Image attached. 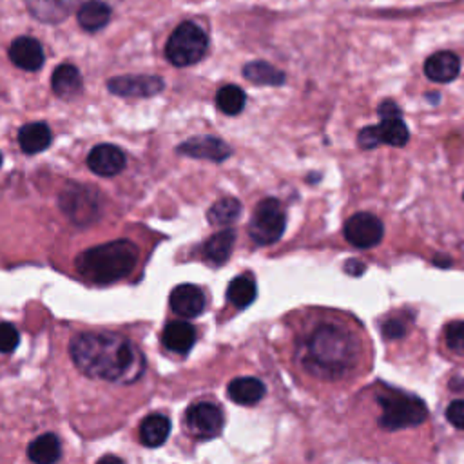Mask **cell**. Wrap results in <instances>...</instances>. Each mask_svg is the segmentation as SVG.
Segmentation results:
<instances>
[{"instance_id": "1", "label": "cell", "mask_w": 464, "mask_h": 464, "mask_svg": "<svg viewBox=\"0 0 464 464\" xmlns=\"http://www.w3.org/2000/svg\"><path fill=\"white\" fill-rule=\"evenodd\" d=\"M362 335L346 319H324L297 343V361L314 377L346 379L364 361Z\"/></svg>"}, {"instance_id": "2", "label": "cell", "mask_w": 464, "mask_h": 464, "mask_svg": "<svg viewBox=\"0 0 464 464\" xmlns=\"http://www.w3.org/2000/svg\"><path fill=\"white\" fill-rule=\"evenodd\" d=\"M69 353L82 373L111 382H132L145 366L141 352L118 334H78L69 344Z\"/></svg>"}, {"instance_id": "3", "label": "cell", "mask_w": 464, "mask_h": 464, "mask_svg": "<svg viewBox=\"0 0 464 464\" xmlns=\"http://www.w3.org/2000/svg\"><path fill=\"white\" fill-rule=\"evenodd\" d=\"M138 263V248L132 241L116 239L83 250L76 257L80 276L94 285H111L127 277Z\"/></svg>"}, {"instance_id": "4", "label": "cell", "mask_w": 464, "mask_h": 464, "mask_svg": "<svg viewBox=\"0 0 464 464\" xmlns=\"http://www.w3.org/2000/svg\"><path fill=\"white\" fill-rule=\"evenodd\" d=\"M381 404L379 424L386 430H404L419 426L426 420L428 410L426 404L411 393H404L399 390H384L377 395Z\"/></svg>"}, {"instance_id": "5", "label": "cell", "mask_w": 464, "mask_h": 464, "mask_svg": "<svg viewBox=\"0 0 464 464\" xmlns=\"http://www.w3.org/2000/svg\"><path fill=\"white\" fill-rule=\"evenodd\" d=\"M208 51V36L196 22H181L165 44V56L176 67L198 63Z\"/></svg>"}, {"instance_id": "6", "label": "cell", "mask_w": 464, "mask_h": 464, "mask_svg": "<svg viewBox=\"0 0 464 464\" xmlns=\"http://www.w3.org/2000/svg\"><path fill=\"white\" fill-rule=\"evenodd\" d=\"M286 227V216L281 203L274 198L261 199L254 208L252 219L248 223V234L257 245L276 243Z\"/></svg>"}, {"instance_id": "7", "label": "cell", "mask_w": 464, "mask_h": 464, "mask_svg": "<svg viewBox=\"0 0 464 464\" xmlns=\"http://www.w3.org/2000/svg\"><path fill=\"white\" fill-rule=\"evenodd\" d=\"M344 239L355 248L377 246L382 239V221L370 212H357L344 223Z\"/></svg>"}, {"instance_id": "8", "label": "cell", "mask_w": 464, "mask_h": 464, "mask_svg": "<svg viewBox=\"0 0 464 464\" xmlns=\"http://www.w3.org/2000/svg\"><path fill=\"white\" fill-rule=\"evenodd\" d=\"M163 80L154 74H123L107 80V89L123 98H149L161 92Z\"/></svg>"}, {"instance_id": "9", "label": "cell", "mask_w": 464, "mask_h": 464, "mask_svg": "<svg viewBox=\"0 0 464 464\" xmlns=\"http://www.w3.org/2000/svg\"><path fill=\"white\" fill-rule=\"evenodd\" d=\"M185 419L190 433L198 439H212L223 430V413L216 404L210 402L192 404L187 410Z\"/></svg>"}, {"instance_id": "10", "label": "cell", "mask_w": 464, "mask_h": 464, "mask_svg": "<svg viewBox=\"0 0 464 464\" xmlns=\"http://www.w3.org/2000/svg\"><path fill=\"white\" fill-rule=\"evenodd\" d=\"M29 13L44 24H58L67 18L72 11H78L89 0H24ZM116 4L120 0H107Z\"/></svg>"}, {"instance_id": "11", "label": "cell", "mask_w": 464, "mask_h": 464, "mask_svg": "<svg viewBox=\"0 0 464 464\" xmlns=\"http://www.w3.org/2000/svg\"><path fill=\"white\" fill-rule=\"evenodd\" d=\"M178 150L185 156H190L196 160H208V161H223L232 154L228 143H225L216 136L188 138L178 147Z\"/></svg>"}, {"instance_id": "12", "label": "cell", "mask_w": 464, "mask_h": 464, "mask_svg": "<svg viewBox=\"0 0 464 464\" xmlns=\"http://www.w3.org/2000/svg\"><path fill=\"white\" fill-rule=\"evenodd\" d=\"M87 165L98 176H116L125 169V154L116 145L100 143L89 152Z\"/></svg>"}, {"instance_id": "13", "label": "cell", "mask_w": 464, "mask_h": 464, "mask_svg": "<svg viewBox=\"0 0 464 464\" xmlns=\"http://www.w3.org/2000/svg\"><path fill=\"white\" fill-rule=\"evenodd\" d=\"M11 62L24 71H38L44 65L42 44L33 36H18L9 45Z\"/></svg>"}, {"instance_id": "14", "label": "cell", "mask_w": 464, "mask_h": 464, "mask_svg": "<svg viewBox=\"0 0 464 464\" xmlns=\"http://www.w3.org/2000/svg\"><path fill=\"white\" fill-rule=\"evenodd\" d=\"M172 312L179 317H196L205 308V294L196 285H178L169 297Z\"/></svg>"}, {"instance_id": "15", "label": "cell", "mask_w": 464, "mask_h": 464, "mask_svg": "<svg viewBox=\"0 0 464 464\" xmlns=\"http://www.w3.org/2000/svg\"><path fill=\"white\" fill-rule=\"evenodd\" d=\"M460 72V58L451 51H439L426 58L424 74L437 83H450Z\"/></svg>"}, {"instance_id": "16", "label": "cell", "mask_w": 464, "mask_h": 464, "mask_svg": "<svg viewBox=\"0 0 464 464\" xmlns=\"http://www.w3.org/2000/svg\"><path fill=\"white\" fill-rule=\"evenodd\" d=\"M60 205L62 208L71 216V219H74L76 223H85L92 221L94 218V207H96V199L94 194L83 188L72 190V192H63L60 196Z\"/></svg>"}, {"instance_id": "17", "label": "cell", "mask_w": 464, "mask_h": 464, "mask_svg": "<svg viewBox=\"0 0 464 464\" xmlns=\"http://www.w3.org/2000/svg\"><path fill=\"white\" fill-rule=\"evenodd\" d=\"M112 16V4L107 0H89L76 11L78 25L87 33L103 29Z\"/></svg>"}, {"instance_id": "18", "label": "cell", "mask_w": 464, "mask_h": 464, "mask_svg": "<svg viewBox=\"0 0 464 464\" xmlns=\"http://www.w3.org/2000/svg\"><path fill=\"white\" fill-rule=\"evenodd\" d=\"M161 341L174 353H187L196 341V328L187 321H172L165 326Z\"/></svg>"}, {"instance_id": "19", "label": "cell", "mask_w": 464, "mask_h": 464, "mask_svg": "<svg viewBox=\"0 0 464 464\" xmlns=\"http://www.w3.org/2000/svg\"><path fill=\"white\" fill-rule=\"evenodd\" d=\"M18 145L25 154H36L51 145V129L44 121H31L20 127Z\"/></svg>"}, {"instance_id": "20", "label": "cell", "mask_w": 464, "mask_h": 464, "mask_svg": "<svg viewBox=\"0 0 464 464\" xmlns=\"http://www.w3.org/2000/svg\"><path fill=\"white\" fill-rule=\"evenodd\" d=\"M228 397L243 406H252L265 397V384L257 377H236L228 382Z\"/></svg>"}, {"instance_id": "21", "label": "cell", "mask_w": 464, "mask_h": 464, "mask_svg": "<svg viewBox=\"0 0 464 464\" xmlns=\"http://www.w3.org/2000/svg\"><path fill=\"white\" fill-rule=\"evenodd\" d=\"M53 92L60 98H72L82 91V74L72 63H60L51 76Z\"/></svg>"}, {"instance_id": "22", "label": "cell", "mask_w": 464, "mask_h": 464, "mask_svg": "<svg viewBox=\"0 0 464 464\" xmlns=\"http://www.w3.org/2000/svg\"><path fill=\"white\" fill-rule=\"evenodd\" d=\"M377 143H386L392 147H404L410 140V132L401 116H382L379 125H373Z\"/></svg>"}, {"instance_id": "23", "label": "cell", "mask_w": 464, "mask_h": 464, "mask_svg": "<svg viewBox=\"0 0 464 464\" xmlns=\"http://www.w3.org/2000/svg\"><path fill=\"white\" fill-rule=\"evenodd\" d=\"M170 433V420L161 413H152L145 417L140 424V440L143 446L158 448L161 446Z\"/></svg>"}, {"instance_id": "24", "label": "cell", "mask_w": 464, "mask_h": 464, "mask_svg": "<svg viewBox=\"0 0 464 464\" xmlns=\"http://www.w3.org/2000/svg\"><path fill=\"white\" fill-rule=\"evenodd\" d=\"M234 241H236V234L232 230H221L218 234H214L212 237H208L203 245L205 261H208L216 266L227 263L232 254Z\"/></svg>"}, {"instance_id": "25", "label": "cell", "mask_w": 464, "mask_h": 464, "mask_svg": "<svg viewBox=\"0 0 464 464\" xmlns=\"http://www.w3.org/2000/svg\"><path fill=\"white\" fill-rule=\"evenodd\" d=\"M60 455H62V446L54 433H44L36 437L27 448V457L36 464L56 462Z\"/></svg>"}, {"instance_id": "26", "label": "cell", "mask_w": 464, "mask_h": 464, "mask_svg": "<svg viewBox=\"0 0 464 464\" xmlns=\"http://www.w3.org/2000/svg\"><path fill=\"white\" fill-rule=\"evenodd\" d=\"M243 76L256 85H283L285 78H286L281 69H277L272 63L263 62V60L248 62L243 67Z\"/></svg>"}, {"instance_id": "27", "label": "cell", "mask_w": 464, "mask_h": 464, "mask_svg": "<svg viewBox=\"0 0 464 464\" xmlns=\"http://www.w3.org/2000/svg\"><path fill=\"white\" fill-rule=\"evenodd\" d=\"M256 283L250 276H237L228 283L227 288V299L236 308H246L256 299Z\"/></svg>"}, {"instance_id": "28", "label": "cell", "mask_w": 464, "mask_h": 464, "mask_svg": "<svg viewBox=\"0 0 464 464\" xmlns=\"http://www.w3.org/2000/svg\"><path fill=\"white\" fill-rule=\"evenodd\" d=\"M239 214H241V203L239 199L230 196L218 199L207 212L208 221L216 227H225L234 223L239 218Z\"/></svg>"}, {"instance_id": "29", "label": "cell", "mask_w": 464, "mask_h": 464, "mask_svg": "<svg viewBox=\"0 0 464 464\" xmlns=\"http://www.w3.org/2000/svg\"><path fill=\"white\" fill-rule=\"evenodd\" d=\"M245 102H246L245 91L234 83L223 85L216 94V103H218L219 111L228 116L239 114L245 107Z\"/></svg>"}, {"instance_id": "30", "label": "cell", "mask_w": 464, "mask_h": 464, "mask_svg": "<svg viewBox=\"0 0 464 464\" xmlns=\"http://www.w3.org/2000/svg\"><path fill=\"white\" fill-rule=\"evenodd\" d=\"M444 343L451 353L464 355V321H451L446 324Z\"/></svg>"}, {"instance_id": "31", "label": "cell", "mask_w": 464, "mask_h": 464, "mask_svg": "<svg viewBox=\"0 0 464 464\" xmlns=\"http://www.w3.org/2000/svg\"><path fill=\"white\" fill-rule=\"evenodd\" d=\"M20 343L18 330L11 323H0V353H11Z\"/></svg>"}, {"instance_id": "32", "label": "cell", "mask_w": 464, "mask_h": 464, "mask_svg": "<svg viewBox=\"0 0 464 464\" xmlns=\"http://www.w3.org/2000/svg\"><path fill=\"white\" fill-rule=\"evenodd\" d=\"M446 419L448 422L457 428V430H464V401L457 399L451 401L446 408Z\"/></svg>"}, {"instance_id": "33", "label": "cell", "mask_w": 464, "mask_h": 464, "mask_svg": "<svg viewBox=\"0 0 464 464\" xmlns=\"http://www.w3.org/2000/svg\"><path fill=\"white\" fill-rule=\"evenodd\" d=\"M382 334L384 337L388 339H397L401 335L406 334V323L402 317H392V319H386L384 324H382Z\"/></svg>"}, {"instance_id": "34", "label": "cell", "mask_w": 464, "mask_h": 464, "mask_svg": "<svg viewBox=\"0 0 464 464\" xmlns=\"http://www.w3.org/2000/svg\"><path fill=\"white\" fill-rule=\"evenodd\" d=\"M346 270H348L350 274H353V276H359L361 272H364V265H361V263H357L355 259H352V261L346 265Z\"/></svg>"}, {"instance_id": "35", "label": "cell", "mask_w": 464, "mask_h": 464, "mask_svg": "<svg viewBox=\"0 0 464 464\" xmlns=\"http://www.w3.org/2000/svg\"><path fill=\"white\" fill-rule=\"evenodd\" d=\"M0 165H2V154H0Z\"/></svg>"}, {"instance_id": "36", "label": "cell", "mask_w": 464, "mask_h": 464, "mask_svg": "<svg viewBox=\"0 0 464 464\" xmlns=\"http://www.w3.org/2000/svg\"><path fill=\"white\" fill-rule=\"evenodd\" d=\"M462 199H464V194H462Z\"/></svg>"}]
</instances>
